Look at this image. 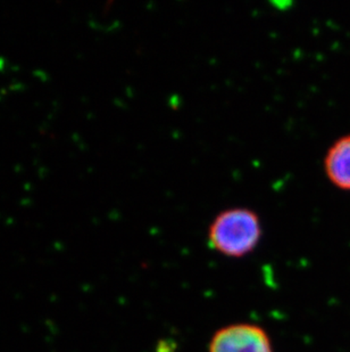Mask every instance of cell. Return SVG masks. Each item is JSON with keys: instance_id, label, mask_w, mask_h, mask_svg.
Returning <instances> with one entry per match:
<instances>
[{"instance_id": "6da1fadb", "label": "cell", "mask_w": 350, "mask_h": 352, "mask_svg": "<svg viewBox=\"0 0 350 352\" xmlns=\"http://www.w3.org/2000/svg\"><path fill=\"white\" fill-rule=\"evenodd\" d=\"M257 213L248 208H230L218 213L209 225V245L230 258H242L257 248L261 239Z\"/></svg>"}, {"instance_id": "3957f363", "label": "cell", "mask_w": 350, "mask_h": 352, "mask_svg": "<svg viewBox=\"0 0 350 352\" xmlns=\"http://www.w3.org/2000/svg\"><path fill=\"white\" fill-rule=\"evenodd\" d=\"M323 166L334 186L350 192V133L334 140L325 153Z\"/></svg>"}, {"instance_id": "7a4b0ae2", "label": "cell", "mask_w": 350, "mask_h": 352, "mask_svg": "<svg viewBox=\"0 0 350 352\" xmlns=\"http://www.w3.org/2000/svg\"><path fill=\"white\" fill-rule=\"evenodd\" d=\"M209 352H273L271 339L255 324H232L215 332Z\"/></svg>"}]
</instances>
